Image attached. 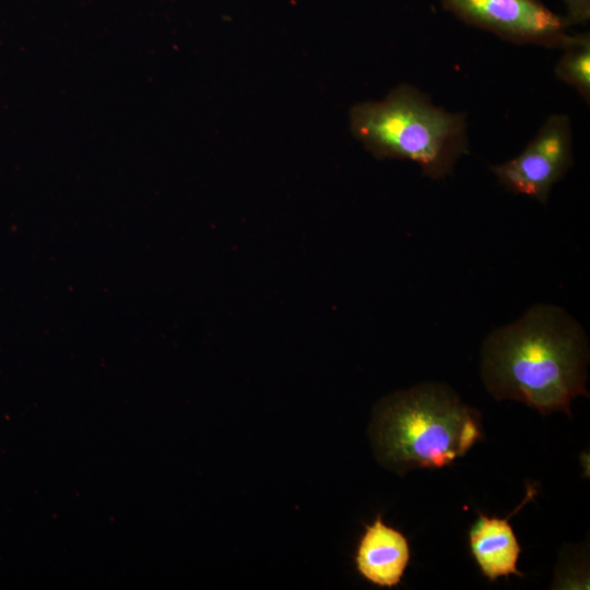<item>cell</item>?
<instances>
[{"label":"cell","instance_id":"ba28073f","mask_svg":"<svg viewBox=\"0 0 590 590\" xmlns=\"http://www.w3.org/2000/svg\"><path fill=\"white\" fill-rule=\"evenodd\" d=\"M554 73L566 85L574 88L579 96L590 102V34H569L563 46Z\"/></svg>","mask_w":590,"mask_h":590},{"label":"cell","instance_id":"6da1fadb","mask_svg":"<svg viewBox=\"0 0 590 590\" xmlns=\"http://www.w3.org/2000/svg\"><path fill=\"white\" fill-rule=\"evenodd\" d=\"M589 341L581 324L553 304L531 306L492 331L481 347V378L496 400H514L542 415L565 412L589 397Z\"/></svg>","mask_w":590,"mask_h":590},{"label":"cell","instance_id":"277c9868","mask_svg":"<svg viewBox=\"0 0 590 590\" xmlns=\"http://www.w3.org/2000/svg\"><path fill=\"white\" fill-rule=\"evenodd\" d=\"M442 8L465 24L519 45L560 48L569 36L565 16L542 0H440Z\"/></svg>","mask_w":590,"mask_h":590},{"label":"cell","instance_id":"8992f818","mask_svg":"<svg viewBox=\"0 0 590 590\" xmlns=\"http://www.w3.org/2000/svg\"><path fill=\"white\" fill-rule=\"evenodd\" d=\"M411 558L405 535L387 526L380 515L365 526L356 553L358 574L373 585L393 588L401 582Z\"/></svg>","mask_w":590,"mask_h":590},{"label":"cell","instance_id":"7a4b0ae2","mask_svg":"<svg viewBox=\"0 0 590 590\" xmlns=\"http://www.w3.org/2000/svg\"><path fill=\"white\" fill-rule=\"evenodd\" d=\"M368 436L377 461L404 475L452 464L484 434L479 410L445 384L423 382L380 400Z\"/></svg>","mask_w":590,"mask_h":590},{"label":"cell","instance_id":"52a82bcc","mask_svg":"<svg viewBox=\"0 0 590 590\" xmlns=\"http://www.w3.org/2000/svg\"><path fill=\"white\" fill-rule=\"evenodd\" d=\"M536 491L529 488L523 502L507 517L480 514L469 531V546L483 576L489 581L509 575L522 577L517 563L521 547L509 523L510 517L533 498Z\"/></svg>","mask_w":590,"mask_h":590},{"label":"cell","instance_id":"9c48e42d","mask_svg":"<svg viewBox=\"0 0 590 590\" xmlns=\"http://www.w3.org/2000/svg\"><path fill=\"white\" fill-rule=\"evenodd\" d=\"M566 20L570 24H586L590 19V0H563Z\"/></svg>","mask_w":590,"mask_h":590},{"label":"cell","instance_id":"3957f363","mask_svg":"<svg viewBox=\"0 0 590 590\" xmlns=\"http://www.w3.org/2000/svg\"><path fill=\"white\" fill-rule=\"evenodd\" d=\"M349 117L352 135L371 155L411 161L432 179L452 173L469 149L465 115L435 105L406 83L381 101L355 104Z\"/></svg>","mask_w":590,"mask_h":590},{"label":"cell","instance_id":"5b68a950","mask_svg":"<svg viewBox=\"0 0 590 590\" xmlns=\"http://www.w3.org/2000/svg\"><path fill=\"white\" fill-rule=\"evenodd\" d=\"M574 162L570 119L564 114L550 116L533 139L515 157L492 167L507 190L545 204L553 186Z\"/></svg>","mask_w":590,"mask_h":590}]
</instances>
